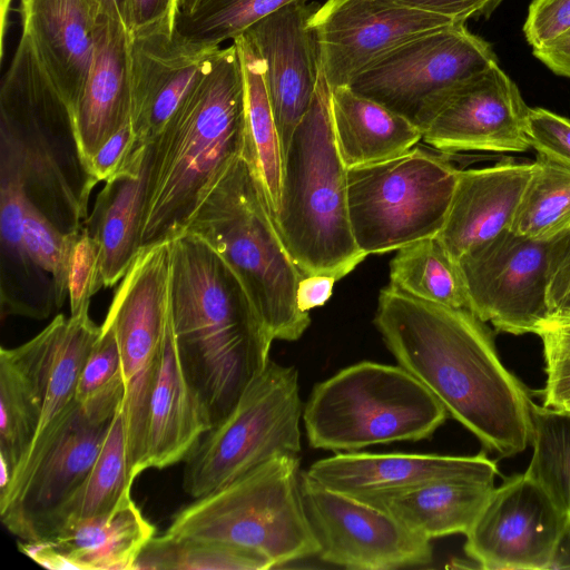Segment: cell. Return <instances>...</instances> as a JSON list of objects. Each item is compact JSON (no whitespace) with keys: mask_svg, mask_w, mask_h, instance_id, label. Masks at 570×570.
<instances>
[{"mask_svg":"<svg viewBox=\"0 0 570 570\" xmlns=\"http://www.w3.org/2000/svg\"><path fill=\"white\" fill-rule=\"evenodd\" d=\"M374 323L399 365L448 413L502 458L532 439V401L502 364L489 328L471 311L426 302L391 285Z\"/></svg>","mask_w":570,"mask_h":570,"instance_id":"6da1fadb","label":"cell"},{"mask_svg":"<svg viewBox=\"0 0 570 570\" xmlns=\"http://www.w3.org/2000/svg\"><path fill=\"white\" fill-rule=\"evenodd\" d=\"M170 248L175 340L214 425L264 371L274 337L237 275L206 240L185 232Z\"/></svg>","mask_w":570,"mask_h":570,"instance_id":"7a4b0ae2","label":"cell"},{"mask_svg":"<svg viewBox=\"0 0 570 570\" xmlns=\"http://www.w3.org/2000/svg\"><path fill=\"white\" fill-rule=\"evenodd\" d=\"M245 87L234 41L149 144L140 249L184 234L223 173L245 149Z\"/></svg>","mask_w":570,"mask_h":570,"instance_id":"3957f363","label":"cell"},{"mask_svg":"<svg viewBox=\"0 0 570 570\" xmlns=\"http://www.w3.org/2000/svg\"><path fill=\"white\" fill-rule=\"evenodd\" d=\"M272 214L304 275L338 281L366 257L351 227L347 169L335 142L331 88L323 73L284 154L279 203Z\"/></svg>","mask_w":570,"mask_h":570,"instance_id":"277c9868","label":"cell"},{"mask_svg":"<svg viewBox=\"0 0 570 570\" xmlns=\"http://www.w3.org/2000/svg\"><path fill=\"white\" fill-rule=\"evenodd\" d=\"M186 232L206 240L234 271L274 340L301 338L311 324L309 313L297 304L305 275L286 248L244 157L217 179Z\"/></svg>","mask_w":570,"mask_h":570,"instance_id":"5b68a950","label":"cell"},{"mask_svg":"<svg viewBox=\"0 0 570 570\" xmlns=\"http://www.w3.org/2000/svg\"><path fill=\"white\" fill-rule=\"evenodd\" d=\"M448 415L442 403L401 365L363 361L314 386L303 423L313 449L357 452L429 439Z\"/></svg>","mask_w":570,"mask_h":570,"instance_id":"8992f818","label":"cell"},{"mask_svg":"<svg viewBox=\"0 0 570 570\" xmlns=\"http://www.w3.org/2000/svg\"><path fill=\"white\" fill-rule=\"evenodd\" d=\"M166 532L246 547L275 567L320 551L302 498L298 456H276L195 499Z\"/></svg>","mask_w":570,"mask_h":570,"instance_id":"52a82bcc","label":"cell"},{"mask_svg":"<svg viewBox=\"0 0 570 570\" xmlns=\"http://www.w3.org/2000/svg\"><path fill=\"white\" fill-rule=\"evenodd\" d=\"M449 155L414 146L397 157L347 169L351 227L365 256L441 233L460 173Z\"/></svg>","mask_w":570,"mask_h":570,"instance_id":"ba28073f","label":"cell"},{"mask_svg":"<svg viewBox=\"0 0 570 570\" xmlns=\"http://www.w3.org/2000/svg\"><path fill=\"white\" fill-rule=\"evenodd\" d=\"M301 419L296 367L269 360L232 411L185 459L184 491L197 499L276 456H299Z\"/></svg>","mask_w":570,"mask_h":570,"instance_id":"9c48e42d","label":"cell"},{"mask_svg":"<svg viewBox=\"0 0 570 570\" xmlns=\"http://www.w3.org/2000/svg\"><path fill=\"white\" fill-rule=\"evenodd\" d=\"M0 156L16 165L27 197L57 228H83L98 181L81 158L63 104L0 99Z\"/></svg>","mask_w":570,"mask_h":570,"instance_id":"30bf717a","label":"cell"},{"mask_svg":"<svg viewBox=\"0 0 570 570\" xmlns=\"http://www.w3.org/2000/svg\"><path fill=\"white\" fill-rule=\"evenodd\" d=\"M170 240L141 248L104 324L116 337L125 382L122 420L130 476L144 471L148 409L170 315Z\"/></svg>","mask_w":570,"mask_h":570,"instance_id":"8fae6325","label":"cell"},{"mask_svg":"<svg viewBox=\"0 0 570 570\" xmlns=\"http://www.w3.org/2000/svg\"><path fill=\"white\" fill-rule=\"evenodd\" d=\"M497 63L491 45L465 23H456L409 40L360 73L348 87L424 132L458 87Z\"/></svg>","mask_w":570,"mask_h":570,"instance_id":"7c38bea8","label":"cell"},{"mask_svg":"<svg viewBox=\"0 0 570 570\" xmlns=\"http://www.w3.org/2000/svg\"><path fill=\"white\" fill-rule=\"evenodd\" d=\"M110 421L89 420L75 401L32 444L0 489L1 521L12 534L26 542L48 537L57 514L90 472Z\"/></svg>","mask_w":570,"mask_h":570,"instance_id":"4fadbf2b","label":"cell"},{"mask_svg":"<svg viewBox=\"0 0 570 570\" xmlns=\"http://www.w3.org/2000/svg\"><path fill=\"white\" fill-rule=\"evenodd\" d=\"M19 12L21 36L0 96L61 101L73 117L91 66L97 16L86 0H21Z\"/></svg>","mask_w":570,"mask_h":570,"instance_id":"5bb4252c","label":"cell"},{"mask_svg":"<svg viewBox=\"0 0 570 570\" xmlns=\"http://www.w3.org/2000/svg\"><path fill=\"white\" fill-rule=\"evenodd\" d=\"M549 250L550 240L507 228L465 252L458 264L469 309L497 331L538 334L550 317Z\"/></svg>","mask_w":570,"mask_h":570,"instance_id":"9a60e30c","label":"cell"},{"mask_svg":"<svg viewBox=\"0 0 570 570\" xmlns=\"http://www.w3.org/2000/svg\"><path fill=\"white\" fill-rule=\"evenodd\" d=\"M305 511L324 562L356 570L423 566L432 559L430 540L410 531L385 511L330 490L301 472Z\"/></svg>","mask_w":570,"mask_h":570,"instance_id":"2e32d148","label":"cell"},{"mask_svg":"<svg viewBox=\"0 0 570 570\" xmlns=\"http://www.w3.org/2000/svg\"><path fill=\"white\" fill-rule=\"evenodd\" d=\"M569 521L525 472L495 488L470 530L464 551L487 570L552 568Z\"/></svg>","mask_w":570,"mask_h":570,"instance_id":"e0dca14e","label":"cell"},{"mask_svg":"<svg viewBox=\"0 0 570 570\" xmlns=\"http://www.w3.org/2000/svg\"><path fill=\"white\" fill-rule=\"evenodd\" d=\"M456 22L391 0H326L311 18L331 89L348 86L385 55Z\"/></svg>","mask_w":570,"mask_h":570,"instance_id":"ac0fdd59","label":"cell"},{"mask_svg":"<svg viewBox=\"0 0 570 570\" xmlns=\"http://www.w3.org/2000/svg\"><path fill=\"white\" fill-rule=\"evenodd\" d=\"M529 109L518 86L497 63L449 96L422 139L446 154L522 153L531 147Z\"/></svg>","mask_w":570,"mask_h":570,"instance_id":"d6986e66","label":"cell"},{"mask_svg":"<svg viewBox=\"0 0 570 570\" xmlns=\"http://www.w3.org/2000/svg\"><path fill=\"white\" fill-rule=\"evenodd\" d=\"M316 2L287 4L249 27L243 36L264 63L282 154L307 112L322 73L316 36L311 18Z\"/></svg>","mask_w":570,"mask_h":570,"instance_id":"ffe728a7","label":"cell"},{"mask_svg":"<svg viewBox=\"0 0 570 570\" xmlns=\"http://www.w3.org/2000/svg\"><path fill=\"white\" fill-rule=\"evenodd\" d=\"M217 49L187 46L174 31L129 37L135 146L148 145L158 136L200 81Z\"/></svg>","mask_w":570,"mask_h":570,"instance_id":"44dd1931","label":"cell"},{"mask_svg":"<svg viewBox=\"0 0 570 570\" xmlns=\"http://www.w3.org/2000/svg\"><path fill=\"white\" fill-rule=\"evenodd\" d=\"M484 452L475 455L338 452L315 461L306 474L338 493L365 499L430 482L497 472Z\"/></svg>","mask_w":570,"mask_h":570,"instance_id":"7402d4cb","label":"cell"},{"mask_svg":"<svg viewBox=\"0 0 570 570\" xmlns=\"http://www.w3.org/2000/svg\"><path fill=\"white\" fill-rule=\"evenodd\" d=\"M155 528L131 497L114 511L71 520L50 537L19 544L21 552L53 570H132Z\"/></svg>","mask_w":570,"mask_h":570,"instance_id":"603a6c76","label":"cell"},{"mask_svg":"<svg viewBox=\"0 0 570 570\" xmlns=\"http://www.w3.org/2000/svg\"><path fill=\"white\" fill-rule=\"evenodd\" d=\"M130 116L129 35L122 21L97 17L91 66L72 117L87 169L96 151Z\"/></svg>","mask_w":570,"mask_h":570,"instance_id":"cb8c5ba5","label":"cell"},{"mask_svg":"<svg viewBox=\"0 0 570 570\" xmlns=\"http://www.w3.org/2000/svg\"><path fill=\"white\" fill-rule=\"evenodd\" d=\"M59 321L60 314L28 342L0 350V489L9 483L37 434Z\"/></svg>","mask_w":570,"mask_h":570,"instance_id":"d4e9b609","label":"cell"},{"mask_svg":"<svg viewBox=\"0 0 570 570\" xmlns=\"http://www.w3.org/2000/svg\"><path fill=\"white\" fill-rule=\"evenodd\" d=\"M533 163L504 159L493 166L460 170L445 224L436 236L450 256L510 228Z\"/></svg>","mask_w":570,"mask_h":570,"instance_id":"484cf974","label":"cell"},{"mask_svg":"<svg viewBox=\"0 0 570 570\" xmlns=\"http://www.w3.org/2000/svg\"><path fill=\"white\" fill-rule=\"evenodd\" d=\"M212 425L209 413L183 366L170 311L148 409L144 471L185 461Z\"/></svg>","mask_w":570,"mask_h":570,"instance_id":"4316f807","label":"cell"},{"mask_svg":"<svg viewBox=\"0 0 570 570\" xmlns=\"http://www.w3.org/2000/svg\"><path fill=\"white\" fill-rule=\"evenodd\" d=\"M26 199L18 168L0 156L1 315L45 320L59 308L52 278L35 264L26 246Z\"/></svg>","mask_w":570,"mask_h":570,"instance_id":"83f0119b","label":"cell"},{"mask_svg":"<svg viewBox=\"0 0 570 570\" xmlns=\"http://www.w3.org/2000/svg\"><path fill=\"white\" fill-rule=\"evenodd\" d=\"M149 144L134 146L98 194L85 228L100 250L104 286L122 279L140 250Z\"/></svg>","mask_w":570,"mask_h":570,"instance_id":"f1b7e54d","label":"cell"},{"mask_svg":"<svg viewBox=\"0 0 570 570\" xmlns=\"http://www.w3.org/2000/svg\"><path fill=\"white\" fill-rule=\"evenodd\" d=\"M497 472L444 479L362 499L428 539L465 534L488 502ZM360 500V499H358Z\"/></svg>","mask_w":570,"mask_h":570,"instance_id":"f546056e","label":"cell"},{"mask_svg":"<svg viewBox=\"0 0 570 570\" xmlns=\"http://www.w3.org/2000/svg\"><path fill=\"white\" fill-rule=\"evenodd\" d=\"M331 111L335 142L346 169L397 157L423 137L410 120L348 86L331 89Z\"/></svg>","mask_w":570,"mask_h":570,"instance_id":"4dcf8cb0","label":"cell"},{"mask_svg":"<svg viewBox=\"0 0 570 570\" xmlns=\"http://www.w3.org/2000/svg\"><path fill=\"white\" fill-rule=\"evenodd\" d=\"M237 46L245 87V149L249 164L274 213L279 203L283 154L265 82L264 63L250 42L242 35Z\"/></svg>","mask_w":570,"mask_h":570,"instance_id":"1f68e13d","label":"cell"},{"mask_svg":"<svg viewBox=\"0 0 570 570\" xmlns=\"http://www.w3.org/2000/svg\"><path fill=\"white\" fill-rule=\"evenodd\" d=\"M390 285L426 302L469 309L468 291L459 264L438 237L397 249L390 264Z\"/></svg>","mask_w":570,"mask_h":570,"instance_id":"d6a6232c","label":"cell"},{"mask_svg":"<svg viewBox=\"0 0 570 570\" xmlns=\"http://www.w3.org/2000/svg\"><path fill=\"white\" fill-rule=\"evenodd\" d=\"M121 406L110 421L90 472L57 514L48 537L68 521L107 514L130 497L134 479L128 469Z\"/></svg>","mask_w":570,"mask_h":570,"instance_id":"836d02e7","label":"cell"},{"mask_svg":"<svg viewBox=\"0 0 570 570\" xmlns=\"http://www.w3.org/2000/svg\"><path fill=\"white\" fill-rule=\"evenodd\" d=\"M274 567L266 556L246 547L165 532L146 544L132 570H266Z\"/></svg>","mask_w":570,"mask_h":570,"instance_id":"e575fe53","label":"cell"},{"mask_svg":"<svg viewBox=\"0 0 570 570\" xmlns=\"http://www.w3.org/2000/svg\"><path fill=\"white\" fill-rule=\"evenodd\" d=\"M570 227V169L538 154L510 229L550 240Z\"/></svg>","mask_w":570,"mask_h":570,"instance_id":"d590c367","label":"cell"},{"mask_svg":"<svg viewBox=\"0 0 570 570\" xmlns=\"http://www.w3.org/2000/svg\"><path fill=\"white\" fill-rule=\"evenodd\" d=\"M308 0H203L188 13L178 12L174 35L197 49H217L234 41L249 27L294 3Z\"/></svg>","mask_w":570,"mask_h":570,"instance_id":"8d00e7d4","label":"cell"},{"mask_svg":"<svg viewBox=\"0 0 570 570\" xmlns=\"http://www.w3.org/2000/svg\"><path fill=\"white\" fill-rule=\"evenodd\" d=\"M532 456L525 473L550 495L569 521L570 413L532 402Z\"/></svg>","mask_w":570,"mask_h":570,"instance_id":"74e56055","label":"cell"},{"mask_svg":"<svg viewBox=\"0 0 570 570\" xmlns=\"http://www.w3.org/2000/svg\"><path fill=\"white\" fill-rule=\"evenodd\" d=\"M124 396L118 344L112 330L102 323L78 377L75 400L89 420L109 422Z\"/></svg>","mask_w":570,"mask_h":570,"instance_id":"f35d334b","label":"cell"},{"mask_svg":"<svg viewBox=\"0 0 570 570\" xmlns=\"http://www.w3.org/2000/svg\"><path fill=\"white\" fill-rule=\"evenodd\" d=\"M76 234L57 228L27 197L23 236L30 257L55 284L58 308L68 298V268Z\"/></svg>","mask_w":570,"mask_h":570,"instance_id":"ab89813d","label":"cell"},{"mask_svg":"<svg viewBox=\"0 0 570 570\" xmlns=\"http://www.w3.org/2000/svg\"><path fill=\"white\" fill-rule=\"evenodd\" d=\"M102 286L99 246L83 227L75 238L69 259L70 316L89 312L91 297Z\"/></svg>","mask_w":570,"mask_h":570,"instance_id":"60d3db41","label":"cell"},{"mask_svg":"<svg viewBox=\"0 0 570 570\" xmlns=\"http://www.w3.org/2000/svg\"><path fill=\"white\" fill-rule=\"evenodd\" d=\"M527 135L538 154L570 169V119L543 108H530Z\"/></svg>","mask_w":570,"mask_h":570,"instance_id":"b9f144b4","label":"cell"},{"mask_svg":"<svg viewBox=\"0 0 570 570\" xmlns=\"http://www.w3.org/2000/svg\"><path fill=\"white\" fill-rule=\"evenodd\" d=\"M570 28V0H533L523 33L532 49L549 42Z\"/></svg>","mask_w":570,"mask_h":570,"instance_id":"7bdbcfd3","label":"cell"},{"mask_svg":"<svg viewBox=\"0 0 570 570\" xmlns=\"http://www.w3.org/2000/svg\"><path fill=\"white\" fill-rule=\"evenodd\" d=\"M179 0H126L124 23L130 38L174 31Z\"/></svg>","mask_w":570,"mask_h":570,"instance_id":"ee69618b","label":"cell"},{"mask_svg":"<svg viewBox=\"0 0 570 570\" xmlns=\"http://www.w3.org/2000/svg\"><path fill=\"white\" fill-rule=\"evenodd\" d=\"M134 144L135 134L131 120H128L101 145L90 159L88 169L91 176L98 183L111 178L132 151Z\"/></svg>","mask_w":570,"mask_h":570,"instance_id":"f6af8a7d","label":"cell"},{"mask_svg":"<svg viewBox=\"0 0 570 570\" xmlns=\"http://www.w3.org/2000/svg\"><path fill=\"white\" fill-rule=\"evenodd\" d=\"M401 6L438 14L456 23L489 18L503 0H391Z\"/></svg>","mask_w":570,"mask_h":570,"instance_id":"bcb514c9","label":"cell"},{"mask_svg":"<svg viewBox=\"0 0 570 570\" xmlns=\"http://www.w3.org/2000/svg\"><path fill=\"white\" fill-rule=\"evenodd\" d=\"M570 289V227L550 239L549 250V307Z\"/></svg>","mask_w":570,"mask_h":570,"instance_id":"7dc6e473","label":"cell"},{"mask_svg":"<svg viewBox=\"0 0 570 570\" xmlns=\"http://www.w3.org/2000/svg\"><path fill=\"white\" fill-rule=\"evenodd\" d=\"M538 335L542 340L546 363L570 356V311L549 317Z\"/></svg>","mask_w":570,"mask_h":570,"instance_id":"c3c4849f","label":"cell"},{"mask_svg":"<svg viewBox=\"0 0 570 570\" xmlns=\"http://www.w3.org/2000/svg\"><path fill=\"white\" fill-rule=\"evenodd\" d=\"M543 406L560 410L570 402V356L546 363Z\"/></svg>","mask_w":570,"mask_h":570,"instance_id":"681fc988","label":"cell"},{"mask_svg":"<svg viewBox=\"0 0 570 570\" xmlns=\"http://www.w3.org/2000/svg\"><path fill=\"white\" fill-rule=\"evenodd\" d=\"M532 53L556 75L570 78V28Z\"/></svg>","mask_w":570,"mask_h":570,"instance_id":"f907efd6","label":"cell"},{"mask_svg":"<svg viewBox=\"0 0 570 570\" xmlns=\"http://www.w3.org/2000/svg\"><path fill=\"white\" fill-rule=\"evenodd\" d=\"M336 279L325 274L305 275L297 289V304L301 311L308 312L324 305L332 295Z\"/></svg>","mask_w":570,"mask_h":570,"instance_id":"816d5d0a","label":"cell"},{"mask_svg":"<svg viewBox=\"0 0 570 570\" xmlns=\"http://www.w3.org/2000/svg\"><path fill=\"white\" fill-rule=\"evenodd\" d=\"M97 17H108L124 22L126 0H86ZM125 24V23H124Z\"/></svg>","mask_w":570,"mask_h":570,"instance_id":"f5cc1de1","label":"cell"},{"mask_svg":"<svg viewBox=\"0 0 570 570\" xmlns=\"http://www.w3.org/2000/svg\"><path fill=\"white\" fill-rule=\"evenodd\" d=\"M566 311H570V289L552 307L550 316L560 314Z\"/></svg>","mask_w":570,"mask_h":570,"instance_id":"db71d44e","label":"cell"},{"mask_svg":"<svg viewBox=\"0 0 570 570\" xmlns=\"http://www.w3.org/2000/svg\"><path fill=\"white\" fill-rule=\"evenodd\" d=\"M203 0H179V12L188 13L193 11Z\"/></svg>","mask_w":570,"mask_h":570,"instance_id":"11a10c76","label":"cell"},{"mask_svg":"<svg viewBox=\"0 0 570 570\" xmlns=\"http://www.w3.org/2000/svg\"><path fill=\"white\" fill-rule=\"evenodd\" d=\"M12 0H0V9H1V28H2V38L4 35L6 19L8 14V9H10Z\"/></svg>","mask_w":570,"mask_h":570,"instance_id":"9f6ffc18","label":"cell"},{"mask_svg":"<svg viewBox=\"0 0 570 570\" xmlns=\"http://www.w3.org/2000/svg\"><path fill=\"white\" fill-rule=\"evenodd\" d=\"M561 411H564V412H568L570 413V402L567 403L562 409H560Z\"/></svg>","mask_w":570,"mask_h":570,"instance_id":"6f0895ef","label":"cell"}]
</instances>
